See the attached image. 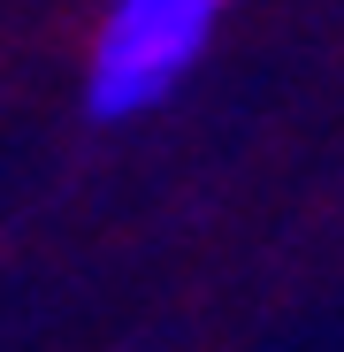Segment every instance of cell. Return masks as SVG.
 <instances>
[{"label":"cell","mask_w":344,"mask_h":352,"mask_svg":"<svg viewBox=\"0 0 344 352\" xmlns=\"http://www.w3.org/2000/svg\"><path fill=\"white\" fill-rule=\"evenodd\" d=\"M214 16L222 8H199V0H115L107 31L92 38L84 115L92 123H138V115H153L207 54Z\"/></svg>","instance_id":"cell-1"},{"label":"cell","mask_w":344,"mask_h":352,"mask_svg":"<svg viewBox=\"0 0 344 352\" xmlns=\"http://www.w3.org/2000/svg\"><path fill=\"white\" fill-rule=\"evenodd\" d=\"M199 8H222V0H199Z\"/></svg>","instance_id":"cell-2"}]
</instances>
